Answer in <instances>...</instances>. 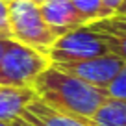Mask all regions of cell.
<instances>
[{"label": "cell", "instance_id": "14", "mask_svg": "<svg viewBox=\"0 0 126 126\" xmlns=\"http://www.w3.org/2000/svg\"><path fill=\"white\" fill-rule=\"evenodd\" d=\"M122 2H124V0H102L104 11H106V17L117 15V11H119V8L122 6Z\"/></svg>", "mask_w": 126, "mask_h": 126}, {"label": "cell", "instance_id": "10", "mask_svg": "<svg viewBox=\"0 0 126 126\" xmlns=\"http://www.w3.org/2000/svg\"><path fill=\"white\" fill-rule=\"evenodd\" d=\"M94 126H126V102L108 98L91 119Z\"/></svg>", "mask_w": 126, "mask_h": 126}, {"label": "cell", "instance_id": "13", "mask_svg": "<svg viewBox=\"0 0 126 126\" xmlns=\"http://www.w3.org/2000/svg\"><path fill=\"white\" fill-rule=\"evenodd\" d=\"M0 35L9 37V6L6 0H0Z\"/></svg>", "mask_w": 126, "mask_h": 126}, {"label": "cell", "instance_id": "12", "mask_svg": "<svg viewBox=\"0 0 126 126\" xmlns=\"http://www.w3.org/2000/svg\"><path fill=\"white\" fill-rule=\"evenodd\" d=\"M106 93L110 98H117V100H124L126 102V63L122 65L119 74L113 78V82L106 87Z\"/></svg>", "mask_w": 126, "mask_h": 126}, {"label": "cell", "instance_id": "7", "mask_svg": "<svg viewBox=\"0 0 126 126\" xmlns=\"http://www.w3.org/2000/svg\"><path fill=\"white\" fill-rule=\"evenodd\" d=\"M20 119L30 126H94L91 121H83V119L71 117V115L52 110L37 96L24 108Z\"/></svg>", "mask_w": 126, "mask_h": 126}, {"label": "cell", "instance_id": "15", "mask_svg": "<svg viewBox=\"0 0 126 126\" xmlns=\"http://www.w3.org/2000/svg\"><path fill=\"white\" fill-rule=\"evenodd\" d=\"M0 126H30V124L24 122L22 119H17V121H13V122H2L0 121Z\"/></svg>", "mask_w": 126, "mask_h": 126}, {"label": "cell", "instance_id": "3", "mask_svg": "<svg viewBox=\"0 0 126 126\" xmlns=\"http://www.w3.org/2000/svg\"><path fill=\"white\" fill-rule=\"evenodd\" d=\"M45 52L9 39L0 56V85L32 87L35 78L50 65Z\"/></svg>", "mask_w": 126, "mask_h": 126}, {"label": "cell", "instance_id": "1", "mask_svg": "<svg viewBox=\"0 0 126 126\" xmlns=\"http://www.w3.org/2000/svg\"><path fill=\"white\" fill-rule=\"evenodd\" d=\"M32 89L35 91L37 98L52 110L83 121H91L100 106L110 98L106 89L76 78L54 63H50L35 78Z\"/></svg>", "mask_w": 126, "mask_h": 126}, {"label": "cell", "instance_id": "11", "mask_svg": "<svg viewBox=\"0 0 126 126\" xmlns=\"http://www.w3.org/2000/svg\"><path fill=\"white\" fill-rule=\"evenodd\" d=\"M74 8L85 17L87 22L98 19H106V11H104V4L102 0H71Z\"/></svg>", "mask_w": 126, "mask_h": 126}, {"label": "cell", "instance_id": "9", "mask_svg": "<svg viewBox=\"0 0 126 126\" xmlns=\"http://www.w3.org/2000/svg\"><path fill=\"white\" fill-rule=\"evenodd\" d=\"M35 98L32 87H9L0 85V121L13 122L20 119L24 108Z\"/></svg>", "mask_w": 126, "mask_h": 126}, {"label": "cell", "instance_id": "2", "mask_svg": "<svg viewBox=\"0 0 126 126\" xmlns=\"http://www.w3.org/2000/svg\"><path fill=\"white\" fill-rule=\"evenodd\" d=\"M9 6V37L20 45L47 54L58 39L41 15L39 4L33 0H11Z\"/></svg>", "mask_w": 126, "mask_h": 126}, {"label": "cell", "instance_id": "20", "mask_svg": "<svg viewBox=\"0 0 126 126\" xmlns=\"http://www.w3.org/2000/svg\"><path fill=\"white\" fill-rule=\"evenodd\" d=\"M6 2H11V0H6Z\"/></svg>", "mask_w": 126, "mask_h": 126}, {"label": "cell", "instance_id": "16", "mask_svg": "<svg viewBox=\"0 0 126 126\" xmlns=\"http://www.w3.org/2000/svg\"><path fill=\"white\" fill-rule=\"evenodd\" d=\"M9 39H11V37H8V35H0V56H2V52H4L6 45L9 43Z\"/></svg>", "mask_w": 126, "mask_h": 126}, {"label": "cell", "instance_id": "19", "mask_svg": "<svg viewBox=\"0 0 126 126\" xmlns=\"http://www.w3.org/2000/svg\"><path fill=\"white\" fill-rule=\"evenodd\" d=\"M33 2H37V4H45V2H48V0H33Z\"/></svg>", "mask_w": 126, "mask_h": 126}, {"label": "cell", "instance_id": "17", "mask_svg": "<svg viewBox=\"0 0 126 126\" xmlns=\"http://www.w3.org/2000/svg\"><path fill=\"white\" fill-rule=\"evenodd\" d=\"M117 15H126V0H124V2H122V6H121V8H119Z\"/></svg>", "mask_w": 126, "mask_h": 126}, {"label": "cell", "instance_id": "18", "mask_svg": "<svg viewBox=\"0 0 126 126\" xmlns=\"http://www.w3.org/2000/svg\"><path fill=\"white\" fill-rule=\"evenodd\" d=\"M115 17H117V19H119V20H121V22L126 26V15H115Z\"/></svg>", "mask_w": 126, "mask_h": 126}, {"label": "cell", "instance_id": "8", "mask_svg": "<svg viewBox=\"0 0 126 126\" xmlns=\"http://www.w3.org/2000/svg\"><path fill=\"white\" fill-rule=\"evenodd\" d=\"M87 26L104 41L108 54H113L126 61V26L117 17H106L89 22Z\"/></svg>", "mask_w": 126, "mask_h": 126}, {"label": "cell", "instance_id": "5", "mask_svg": "<svg viewBox=\"0 0 126 126\" xmlns=\"http://www.w3.org/2000/svg\"><path fill=\"white\" fill-rule=\"evenodd\" d=\"M126 61H122L121 58L113 54H106L100 58H91L83 59V61H71V63H54L59 69L74 74L76 78L83 80V82L91 83L94 87L106 89L113 78L119 74V71L122 69Z\"/></svg>", "mask_w": 126, "mask_h": 126}, {"label": "cell", "instance_id": "4", "mask_svg": "<svg viewBox=\"0 0 126 126\" xmlns=\"http://www.w3.org/2000/svg\"><path fill=\"white\" fill-rule=\"evenodd\" d=\"M106 54H108V48L104 45V41L87 24L58 37L47 52L52 63L83 61V59L100 58V56H106Z\"/></svg>", "mask_w": 126, "mask_h": 126}, {"label": "cell", "instance_id": "6", "mask_svg": "<svg viewBox=\"0 0 126 126\" xmlns=\"http://www.w3.org/2000/svg\"><path fill=\"white\" fill-rule=\"evenodd\" d=\"M39 9L45 22L58 37L89 24L71 0H48L45 4H39Z\"/></svg>", "mask_w": 126, "mask_h": 126}]
</instances>
